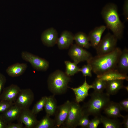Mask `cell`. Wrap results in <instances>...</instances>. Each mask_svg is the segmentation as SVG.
Returning a JSON list of instances; mask_svg holds the SVG:
<instances>
[{
  "mask_svg": "<svg viewBox=\"0 0 128 128\" xmlns=\"http://www.w3.org/2000/svg\"><path fill=\"white\" fill-rule=\"evenodd\" d=\"M122 50L117 47L112 52L104 55L92 57L87 61L91 66L92 71L97 75H102L111 70L116 69Z\"/></svg>",
  "mask_w": 128,
  "mask_h": 128,
  "instance_id": "obj_1",
  "label": "cell"
},
{
  "mask_svg": "<svg viewBox=\"0 0 128 128\" xmlns=\"http://www.w3.org/2000/svg\"><path fill=\"white\" fill-rule=\"evenodd\" d=\"M101 14L106 27L110 30L118 39H121L124 26L120 19L117 5L113 3L107 4L102 9Z\"/></svg>",
  "mask_w": 128,
  "mask_h": 128,
  "instance_id": "obj_2",
  "label": "cell"
},
{
  "mask_svg": "<svg viewBox=\"0 0 128 128\" xmlns=\"http://www.w3.org/2000/svg\"><path fill=\"white\" fill-rule=\"evenodd\" d=\"M90 95V99L82 107L83 113L89 116H100L101 112L110 101V95L103 92L94 91Z\"/></svg>",
  "mask_w": 128,
  "mask_h": 128,
  "instance_id": "obj_3",
  "label": "cell"
},
{
  "mask_svg": "<svg viewBox=\"0 0 128 128\" xmlns=\"http://www.w3.org/2000/svg\"><path fill=\"white\" fill-rule=\"evenodd\" d=\"M70 77L63 71L57 70L49 76L47 83L49 90L54 95H59L65 93L67 90Z\"/></svg>",
  "mask_w": 128,
  "mask_h": 128,
  "instance_id": "obj_4",
  "label": "cell"
},
{
  "mask_svg": "<svg viewBox=\"0 0 128 128\" xmlns=\"http://www.w3.org/2000/svg\"><path fill=\"white\" fill-rule=\"evenodd\" d=\"M83 114L82 107L79 103L71 102L68 115L63 127L66 128H76L78 126L79 120Z\"/></svg>",
  "mask_w": 128,
  "mask_h": 128,
  "instance_id": "obj_5",
  "label": "cell"
},
{
  "mask_svg": "<svg viewBox=\"0 0 128 128\" xmlns=\"http://www.w3.org/2000/svg\"><path fill=\"white\" fill-rule=\"evenodd\" d=\"M118 40L113 34L107 33L101 39L95 48L97 55H105L114 51L117 47Z\"/></svg>",
  "mask_w": 128,
  "mask_h": 128,
  "instance_id": "obj_6",
  "label": "cell"
},
{
  "mask_svg": "<svg viewBox=\"0 0 128 128\" xmlns=\"http://www.w3.org/2000/svg\"><path fill=\"white\" fill-rule=\"evenodd\" d=\"M22 59L30 63L36 70L45 71L49 67V62L46 59L27 51H23L21 53Z\"/></svg>",
  "mask_w": 128,
  "mask_h": 128,
  "instance_id": "obj_7",
  "label": "cell"
},
{
  "mask_svg": "<svg viewBox=\"0 0 128 128\" xmlns=\"http://www.w3.org/2000/svg\"><path fill=\"white\" fill-rule=\"evenodd\" d=\"M68 54L77 64L81 62L87 61L92 57L90 53L76 44H73L70 46Z\"/></svg>",
  "mask_w": 128,
  "mask_h": 128,
  "instance_id": "obj_8",
  "label": "cell"
},
{
  "mask_svg": "<svg viewBox=\"0 0 128 128\" xmlns=\"http://www.w3.org/2000/svg\"><path fill=\"white\" fill-rule=\"evenodd\" d=\"M34 97V93L30 89H21L14 104L23 109L29 108Z\"/></svg>",
  "mask_w": 128,
  "mask_h": 128,
  "instance_id": "obj_9",
  "label": "cell"
},
{
  "mask_svg": "<svg viewBox=\"0 0 128 128\" xmlns=\"http://www.w3.org/2000/svg\"><path fill=\"white\" fill-rule=\"evenodd\" d=\"M17 120L24 124L26 128H34L38 122L36 115L29 108L23 109Z\"/></svg>",
  "mask_w": 128,
  "mask_h": 128,
  "instance_id": "obj_10",
  "label": "cell"
},
{
  "mask_svg": "<svg viewBox=\"0 0 128 128\" xmlns=\"http://www.w3.org/2000/svg\"><path fill=\"white\" fill-rule=\"evenodd\" d=\"M71 102L67 100L64 104L58 106L55 113L54 119L56 127L62 126L66 120L70 109Z\"/></svg>",
  "mask_w": 128,
  "mask_h": 128,
  "instance_id": "obj_11",
  "label": "cell"
},
{
  "mask_svg": "<svg viewBox=\"0 0 128 128\" xmlns=\"http://www.w3.org/2000/svg\"><path fill=\"white\" fill-rule=\"evenodd\" d=\"M21 89L18 86L14 84L4 88L1 95L0 100L14 103Z\"/></svg>",
  "mask_w": 128,
  "mask_h": 128,
  "instance_id": "obj_12",
  "label": "cell"
},
{
  "mask_svg": "<svg viewBox=\"0 0 128 128\" xmlns=\"http://www.w3.org/2000/svg\"><path fill=\"white\" fill-rule=\"evenodd\" d=\"M58 38L57 32L53 27L45 30L41 36V40L43 43L48 47H52L56 44Z\"/></svg>",
  "mask_w": 128,
  "mask_h": 128,
  "instance_id": "obj_13",
  "label": "cell"
},
{
  "mask_svg": "<svg viewBox=\"0 0 128 128\" xmlns=\"http://www.w3.org/2000/svg\"><path fill=\"white\" fill-rule=\"evenodd\" d=\"M74 93L75 98V102L79 103L83 101L89 94V90L93 88L92 85L89 84L87 82L86 78L84 81L80 86L76 88L69 87Z\"/></svg>",
  "mask_w": 128,
  "mask_h": 128,
  "instance_id": "obj_14",
  "label": "cell"
},
{
  "mask_svg": "<svg viewBox=\"0 0 128 128\" xmlns=\"http://www.w3.org/2000/svg\"><path fill=\"white\" fill-rule=\"evenodd\" d=\"M74 40V35L73 33L69 31L64 30L58 38L56 44L59 49H67L73 44Z\"/></svg>",
  "mask_w": 128,
  "mask_h": 128,
  "instance_id": "obj_15",
  "label": "cell"
},
{
  "mask_svg": "<svg viewBox=\"0 0 128 128\" xmlns=\"http://www.w3.org/2000/svg\"><path fill=\"white\" fill-rule=\"evenodd\" d=\"M106 28L105 26H101L96 27L89 32L88 36L91 46L95 49L96 48Z\"/></svg>",
  "mask_w": 128,
  "mask_h": 128,
  "instance_id": "obj_16",
  "label": "cell"
},
{
  "mask_svg": "<svg viewBox=\"0 0 128 128\" xmlns=\"http://www.w3.org/2000/svg\"><path fill=\"white\" fill-rule=\"evenodd\" d=\"M23 109L14 104L1 115L8 123L18 119Z\"/></svg>",
  "mask_w": 128,
  "mask_h": 128,
  "instance_id": "obj_17",
  "label": "cell"
},
{
  "mask_svg": "<svg viewBox=\"0 0 128 128\" xmlns=\"http://www.w3.org/2000/svg\"><path fill=\"white\" fill-rule=\"evenodd\" d=\"M97 77L105 81L115 80L128 81L127 75L120 73L116 69L111 70L102 75H97Z\"/></svg>",
  "mask_w": 128,
  "mask_h": 128,
  "instance_id": "obj_18",
  "label": "cell"
},
{
  "mask_svg": "<svg viewBox=\"0 0 128 128\" xmlns=\"http://www.w3.org/2000/svg\"><path fill=\"white\" fill-rule=\"evenodd\" d=\"M104 113L108 117L113 118L123 117L121 114V110L119 103L110 101L104 110Z\"/></svg>",
  "mask_w": 128,
  "mask_h": 128,
  "instance_id": "obj_19",
  "label": "cell"
},
{
  "mask_svg": "<svg viewBox=\"0 0 128 128\" xmlns=\"http://www.w3.org/2000/svg\"><path fill=\"white\" fill-rule=\"evenodd\" d=\"M116 69L120 73L127 75L128 73V49L125 48L122 50Z\"/></svg>",
  "mask_w": 128,
  "mask_h": 128,
  "instance_id": "obj_20",
  "label": "cell"
},
{
  "mask_svg": "<svg viewBox=\"0 0 128 128\" xmlns=\"http://www.w3.org/2000/svg\"><path fill=\"white\" fill-rule=\"evenodd\" d=\"M27 67L26 63H17L8 67L6 71L7 74L10 77H18L24 73Z\"/></svg>",
  "mask_w": 128,
  "mask_h": 128,
  "instance_id": "obj_21",
  "label": "cell"
},
{
  "mask_svg": "<svg viewBox=\"0 0 128 128\" xmlns=\"http://www.w3.org/2000/svg\"><path fill=\"white\" fill-rule=\"evenodd\" d=\"M123 81L122 80H115L106 81L105 89L106 93L110 95L116 94L120 89L123 88Z\"/></svg>",
  "mask_w": 128,
  "mask_h": 128,
  "instance_id": "obj_22",
  "label": "cell"
},
{
  "mask_svg": "<svg viewBox=\"0 0 128 128\" xmlns=\"http://www.w3.org/2000/svg\"><path fill=\"white\" fill-rule=\"evenodd\" d=\"M57 107L54 95L47 96L44 107L46 114L50 116L55 114Z\"/></svg>",
  "mask_w": 128,
  "mask_h": 128,
  "instance_id": "obj_23",
  "label": "cell"
},
{
  "mask_svg": "<svg viewBox=\"0 0 128 128\" xmlns=\"http://www.w3.org/2000/svg\"><path fill=\"white\" fill-rule=\"evenodd\" d=\"M74 40L76 44L83 48L88 49L91 46L88 35L83 32H78L74 35Z\"/></svg>",
  "mask_w": 128,
  "mask_h": 128,
  "instance_id": "obj_24",
  "label": "cell"
},
{
  "mask_svg": "<svg viewBox=\"0 0 128 128\" xmlns=\"http://www.w3.org/2000/svg\"><path fill=\"white\" fill-rule=\"evenodd\" d=\"M101 123L105 128H120L122 127V123L116 118L110 119L100 115Z\"/></svg>",
  "mask_w": 128,
  "mask_h": 128,
  "instance_id": "obj_25",
  "label": "cell"
},
{
  "mask_svg": "<svg viewBox=\"0 0 128 128\" xmlns=\"http://www.w3.org/2000/svg\"><path fill=\"white\" fill-rule=\"evenodd\" d=\"M56 127L54 119L46 114L38 122L34 128H52Z\"/></svg>",
  "mask_w": 128,
  "mask_h": 128,
  "instance_id": "obj_26",
  "label": "cell"
},
{
  "mask_svg": "<svg viewBox=\"0 0 128 128\" xmlns=\"http://www.w3.org/2000/svg\"><path fill=\"white\" fill-rule=\"evenodd\" d=\"M66 66L65 73L68 76H70L80 72V68L77 65V64L73 62L69 61H64Z\"/></svg>",
  "mask_w": 128,
  "mask_h": 128,
  "instance_id": "obj_27",
  "label": "cell"
},
{
  "mask_svg": "<svg viewBox=\"0 0 128 128\" xmlns=\"http://www.w3.org/2000/svg\"><path fill=\"white\" fill-rule=\"evenodd\" d=\"M106 84V81L97 77L92 85L94 91L101 92L105 89Z\"/></svg>",
  "mask_w": 128,
  "mask_h": 128,
  "instance_id": "obj_28",
  "label": "cell"
},
{
  "mask_svg": "<svg viewBox=\"0 0 128 128\" xmlns=\"http://www.w3.org/2000/svg\"><path fill=\"white\" fill-rule=\"evenodd\" d=\"M46 97V96L42 97L35 104L31 110L34 114L36 115L42 110L44 108Z\"/></svg>",
  "mask_w": 128,
  "mask_h": 128,
  "instance_id": "obj_29",
  "label": "cell"
},
{
  "mask_svg": "<svg viewBox=\"0 0 128 128\" xmlns=\"http://www.w3.org/2000/svg\"><path fill=\"white\" fill-rule=\"evenodd\" d=\"M92 69L91 66L89 64L83 66L80 68V72H81L84 76H88L91 77L92 76Z\"/></svg>",
  "mask_w": 128,
  "mask_h": 128,
  "instance_id": "obj_30",
  "label": "cell"
},
{
  "mask_svg": "<svg viewBox=\"0 0 128 128\" xmlns=\"http://www.w3.org/2000/svg\"><path fill=\"white\" fill-rule=\"evenodd\" d=\"M89 116L84 113L79 120L78 126H81L83 128H87L90 121L89 118Z\"/></svg>",
  "mask_w": 128,
  "mask_h": 128,
  "instance_id": "obj_31",
  "label": "cell"
},
{
  "mask_svg": "<svg viewBox=\"0 0 128 128\" xmlns=\"http://www.w3.org/2000/svg\"><path fill=\"white\" fill-rule=\"evenodd\" d=\"M13 102L8 101L0 100V113H3L13 105Z\"/></svg>",
  "mask_w": 128,
  "mask_h": 128,
  "instance_id": "obj_32",
  "label": "cell"
},
{
  "mask_svg": "<svg viewBox=\"0 0 128 128\" xmlns=\"http://www.w3.org/2000/svg\"><path fill=\"white\" fill-rule=\"evenodd\" d=\"M101 123L100 115L94 116V117L90 120L87 128H97L98 125Z\"/></svg>",
  "mask_w": 128,
  "mask_h": 128,
  "instance_id": "obj_33",
  "label": "cell"
},
{
  "mask_svg": "<svg viewBox=\"0 0 128 128\" xmlns=\"http://www.w3.org/2000/svg\"><path fill=\"white\" fill-rule=\"evenodd\" d=\"M121 110L128 111V99H125L119 103Z\"/></svg>",
  "mask_w": 128,
  "mask_h": 128,
  "instance_id": "obj_34",
  "label": "cell"
},
{
  "mask_svg": "<svg viewBox=\"0 0 128 128\" xmlns=\"http://www.w3.org/2000/svg\"><path fill=\"white\" fill-rule=\"evenodd\" d=\"M6 79L5 77L0 73V96L5 85L6 82Z\"/></svg>",
  "mask_w": 128,
  "mask_h": 128,
  "instance_id": "obj_35",
  "label": "cell"
},
{
  "mask_svg": "<svg viewBox=\"0 0 128 128\" xmlns=\"http://www.w3.org/2000/svg\"><path fill=\"white\" fill-rule=\"evenodd\" d=\"M123 14L126 21L128 20V0H125L123 7Z\"/></svg>",
  "mask_w": 128,
  "mask_h": 128,
  "instance_id": "obj_36",
  "label": "cell"
},
{
  "mask_svg": "<svg viewBox=\"0 0 128 128\" xmlns=\"http://www.w3.org/2000/svg\"><path fill=\"white\" fill-rule=\"evenodd\" d=\"M24 126L23 123L18 122L17 123H12L8 124L6 128H23Z\"/></svg>",
  "mask_w": 128,
  "mask_h": 128,
  "instance_id": "obj_37",
  "label": "cell"
},
{
  "mask_svg": "<svg viewBox=\"0 0 128 128\" xmlns=\"http://www.w3.org/2000/svg\"><path fill=\"white\" fill-rule=\"evenodd\" d=\"M8 123L0 114V128H6Z\"/></svg>",
  "mask_w": 128,
  "mask_h": 128,
  "instance_id": "obj_38",
  "label": "cell"
},
{
  "mask_svg": "<svg viewBox=\"0 0 128 128\" xmlns=\"http://www.w3.org/2000/svg\"><path fill=\"white\" fill-rule=\"evenodd\" d=\"M123 119V120L122 124H123L124 127L125 128H128V115H126L123 116L122 117Z\"/></svg>",
  "mask_w": 128,
  "mask_h": 128,
  "instance_id": "obj_39",
  "label": "cell"
},
{
  "mask_svg": "<svg viewBox=\"0 0 128 128\" xmlns=\"http://www.w3.org/2000/svg\"><path fill=\"white\" fill-rule=\"evenodd\" d=\"M124 88L126 91L128 92V86H124L123 87Z\"/></svg>",
  "mask_w": 128,
  "mask_h": 128,
  "instance_id": "obj_40",
  "label": "cell"
}]
</instances>
